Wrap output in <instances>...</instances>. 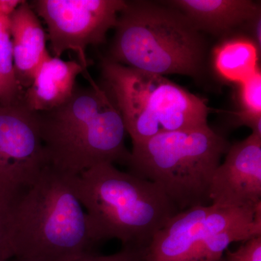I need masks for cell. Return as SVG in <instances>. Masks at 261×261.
<instances>
[{"mask_svg":"<svg viewBox=\"0 0 261 261\" xmlns=\"http://www.w3.org/2000/svg\"><path fill=\"white\" fill-rule=\"evenodd\" d=\"M77 176L47 166L10 207L13 256L25 261H70L100 243L80 200Z\"/></svg>","mask_w":261,"mask_h":261,"instance_id":"obj_1","label":"cell"},{"mask_svg":"<svg viewBox=\"0 0 261 261\" xmlns=\"http://www.w3.org/2000/svg\"><path fill=\"white\" fill-rule=\"evenodd\" d=\"M90 85L78 87L64 104L35 113L48 166L79 176L102 163L127 166L130 152L123 118L107 91L89 73Z\"/></svg>","mask_w":261,"mask_h":261,"instance_id":"obj_2","label":"cell"},{"mask_svg":"<svg viewBox=\"0 0 261 261\" xmlns=\"http://www.w3.org/2000/svg\"><path fill=\"white\" fill-rule=\"evenodd\" d=\"M114 29L108 58L115 63L163 76L180 74L195 78L203 72L205 39L172 6L126 1Z\"/></svg>","mask_w":261,"mask_h":261,"instance_id":"obj_3","label":"cell"},{"mask_svg":"<svg viewBox=\"0 0 261 261\" xmlns=\"http://www.w3.org/2000/svg\"><path fill=\"white\" fill-rule=\"evenodd\" d=\"M80 200L99 241L146 248L178 211L153 182L102 163L77 176Z\"/></svg>","mask_w":261,"mask_h":261,"instance_id":"obj_4","label":"cell"},{"mask_svg":"<svg viewBox=\"0 0 261 261\" xmlns=\"http://www.w3.org/2000/svg\"><path fill=\"white\" fill-rule=\"evenodd\" d=\"M230 145L208 125L167 132L133 145L127 166L161 187L180 212L211 205V181Z\"/></svg>","mask_w":261,"mask_h":261,"instance_id":"obj_5","label":"cell"},{"mask_svg":"<svg viewBox=\"0 0 261 261\" xmlns=\"http://www.w3.org/2000/svg\"><path fill=\"white\" fill-rule=\"evenodd\" d=\"M105 89L121 113L132 145L154 136L207 125L205 100L159 74L105 58Z\"/></svg>","mask_w":261,"mask_h":261,"instance_id":"obj_6","label":"cell"},{"mask_svg":"<svg viewBox=\"0 0 261 261\" xmlns=\"http://www.w3.org/2000/svg\"><path fill=\"white\" fill-rule=\"evenodd\" d=\"M30 5L47 25L51 56L61 58L65 51H73L87 71V47L106 42L126 1L35 0Z\"/></svg>","mask_w":261,"mask_h":261,"instance_id":"obj_7","label":"cell"},{"mask_svg":"<svg viewBox=\"0 0 261 261\" xmlns=\"http://www.w3.org/2000/svg\"><path fill=\"white\" fill-rule=\"evenodd\" d=\"M48 166L35 113L0 106V202L11 206Z\"/></svg>","mask_w":261,"mask_h":261,"instance_id":"obj_8","label":"cell"},{"mask_svg":"<svg viewBox=\"0 0 261 261\" xmlns=\"http://www.w3.org/2000/svg\"><path fill=\"white\" fill-rule=\"evenodd\" d=\"M261 215L256 207L211 204L180 211L154 234L143 261H194L197 250L211 235L252 222Z\"/></svg>","mask_w":261,"mask_h":261,"instance_id":"obj_9","label":"cell"},{"mask_svg":"<svg viewBox=\"0 0 261 261\" xmlns=\"http://www.w3.org/2000/svg\"><path fill=\"white\" fill-rule=\"evenodd\" d=\"M211 203L233 207L261 205V136L252 132L230 145L224 163L215 171Z\"/></svg>","mask_w":261,"mask_h":261,"instance_id":"obj_10","label":"cell"},{"mask_svg":"<svg viewBox=\"0 0 261 261\" xmlns=\"http://www.w3.org/2000/svg\"><path fill=\"white\" fill-rule=\"evenodd\" d=\"M15 76L23 91L32 83L43 61L50 56L40 19L30 3L22 2L9 17Z\"/></svg>","mask_w":261,"mask_h":261,"instance_id":"obj_11","label":"cell"},{"mask_svg":"<svg viewBox=\"0 0 261 261\" xmlns=\"http://www.w3.org/2000/svg\"><path fill=\"white\" fill-rule=\"evenodd\" d=\"M87 73L78 61H64L51 55L43 61L30 87L24 91V106L34 113L59 107L74 93L77 77Z\"/></svg>","mask_w":261,"mask_h":261,"instance_id":"obj_12","label":"cell"},{"mask_svg":"<svg viewBox=\"0 0 261 261\" xmlns=\"http://www.w3.org/2000/svg\"><path fill=\"white\" fill-rule=\"evenodd\" d=\"M187 17L198 31L220 35L249 27L260 16V4L249 0H173L164 2Z\"/></svg>","mask_w":261,"mask_h":261,"instance_id":"obj_13","label":"cell"},{"mask_svg":"<svg viewBox=\"0 0 261 261\" xmlns=\"http://www.w3.org/2000/svg\"><path fill=\"white\" fill-rule=\"evenodd\" d=\"M260 51L255 43L247 38L228 39L215 49V69L223 80L242 83L260 69Z\"/></svg>","mask_w":261,"mask_h":261,"instance_id":"obj_14","label":"cell"},{"mask_svg":"<svg viewBox=\"0 0 261 261\" xmlns=\"http://www.w3.org/2000/svg\"><path fill=\"white\" fill-rule=\"evenodd\" d=\"M23 92L15 76L9 18L0 17V106L20 102Z\"/></svg>","mask_w":261,"mask_h":261,"instance_id":"obj_15","label":"cell"},{"mask_svg":"<svg viewBox=\"0 0 261 261\" xmlns=\"http://www.w3.org/2000/svg\"><path fill=\"white\" fill-rule=\"evenodd\" d=\"M239 84L241 107V111L237 114L239 123L250 127L253 133L261 136L260 70Z\"/></svg>","mask_w":261,"mask_h":261,"instance_id":"obj_16","label":"cell"},{"mask_svg":"<svg viewBox=\"0 0 261 261\" xmlns=\"http://www.w3.org/2000/svg\"><path fill=\"white\" fill-rule=\"evenodd\" d=\"M220 261H261V236L243 242L233 251L226 250Z\"/></svg>","mask_w":261,"mask_h":261,"instance_id":"obj_17","label":"cell"},{"mask_svg":"<svg viewBox=\"0 0 261 261\" xmlns=\"http://www.w3.org/2000/svg\"><path fill=\"white\" fill-rule=\"evenodd\" d=\"M145 249L123 247L120 251L111 255H98L91 252L70 261H143Z\"/></svg>","mask_w":261,"mask_h":261,"instance_id":"obj_18","label":"cell"},{"mask_svg":"<svg viewBox=\"0 0 261 261\" xmlns=\"http://www.w3.org/2000/svg\"><path fill=\"white\" fill-rule=\"evenodd\" d=\"M10 207L0 202V260L14 257L10 240Z\"/></svg>","mask_w":261,"mask_h":261,"instance_id":"obj_19","label":"cell"},{"mask_svg":"<svg viewBox=\"0 0 261 261\" xmlns=\"http://www.w3.org/2000/svg\"><path fill=\"white\" fill-rule=\"evenodd\" d=\"M23 0H0V17L9 18Z\"/></svg>","mask_w":261,"mask_h":261,"instance_id":"obj_20","label":"cell"},{"mask_svg":"<svg viewBox=\"0 0 261 261\" xmlns=\"http://www.w3.org/2000/svg\"><path fill=\"white\" fill-rule=\"evenodd\" d=\"M0 261H25V260H20V259H18V258H15V257H13V258L5 259V260H0Z\"/></svg>","mask_w":261,"mask_h":261,"instance_id":"obj_21","label":"cell"},{"mask_svg":"<svg viewBox=\"0 0 261 261\" xmlns=\"http://www.w3.org/2000/svg\"><path fill=\"white\" fill-rule=\"evenodd\" d=\"M220 261V260H219Z\"/></svg>","mask_w":261,"mask_h":261,"instance_id":"obj_22","label":"cell"}]
</instances>
